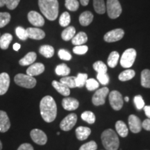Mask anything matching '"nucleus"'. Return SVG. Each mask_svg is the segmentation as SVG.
<instances>
[{
	"instance_id": "e433bc0d",
	"label": "nucleus",
	"mask_w": 150,
	"mask_h": 150,
	"mask_svg": "<svg viewBox=\"0 0 150 150\" xmlns=\"http://www.w3.org/2000/svg\"><path fill=\"white\" fill-rule=\"evenodd\" d=\"M81 118L83 120L88 124H93L95 122V114L92 111H85L81 114Z\"/></svg>"
},
{
	"instance_id": "5701e85b",
	"label": "nucleus",
	"mask_w": 150,
	"mask_h": 150,
	"mask_svg": "<svg viewBox=\"0 0 150 150\" xmlns=\"http://www.w3.org/2000/svg\"><path fill=\"white\" fill-rule=\"evenodd\" d=\"M87 41H88L87 35H86V33L83 32V31L78 33L77 34L75 35L72 39V44L76 46L82 45L83 44H85Z\"/></svg>"
},
{
	"instance_id": "a19ab883",
	"label": "nucleus",
	"mask_w": 150,
	"mask_h": 150,
	"mask_svg": "<svg viewBox=\"0 0 150 150\" xmlns=\"http://www.w3.org/2000/svg\"><path fill=\"white\" fill-rule=\"evenodd\" d=\"M16 33L17 36L21 40H26L28 38V34L27 30L24 29L23 27H18L16 29Z\"/></svg>"
},
{
	"instance_id": "412c9836",
	"label": "nucleus",
	"mask_w": 150,
	"mask_h": 150,
	"mask_svg": "<svg viewBox=\"0 0 150 150\" xmlns=\"http://www.w3.org/2000/svg\"><path fill=\"white\" fill-rule=\"evenodd\" d=\"M37 55L35 52H29L27 55L24 57L22 58V59L20 60L19 61V64L22 66H27V65H29L33 64L34 63L35 60H36Z\"/></svg>"
},
{
	"instance_id": "09e8293b",
	"label": "nucleus",
	"mask_w": 150,
	"mask_h": 150,
	"mask_svg": "<svg viewBox=\"0 0 150 150\" xmlns=\"http://www.w3.org/2000/svg\"><path fill=\"white\" fill-rule=\"evenodd\" d=\"M18 150H34L33 146L29 143H23L18 147Z\"/></svg>"
},
{
	"instance_id": "37998d69",
	"label": "nucleus",
	"mask_w": 150,
	"mask_h": 150,
	"mask_svg": "<svg viewBox=\"0 0 150 150\" xmlns=\"http://www.w3.org/2000/svg\"><path fill=\"white\" fill-rule=\"evenodd\" d=\"M97 143L93 140L90 141L87 143L83 144L79 148V150H97Z\"/></svg>"
},
{
	"instance_id": "de8ad7c7",
	"label": "nucleus",
	"mask_w": 150,
	"mask_h": 150,
	"mask_svg": "<svg viewBox=\"0 0 150 150\" xmlns=\"http://www.w3.org/2000/svg\"><path fill=\"white\" fill-rule=\"evenodd\" d=\"M20 0H6V4L7 8L10 10H14L18 6Z\"/></svg>"
},
{
	"instance_id": "39448f33",
	"label": "nucleus",
	"mask_w": 150,
	"mask_h": 150,
	"mask_svg": "<svg viewBox=\"0 0 150 150\" xmlns=\"http://www.w3.org/2000/svg\"><path fill=\"white\" fill-rule=\"evenodd\" d=\"M136 58V51L133 48H129L123 52L120 59V65L125 68H129L134 65Z\"/></svg>"
},
{
	"instance_id": "3c124183",
	"label": "nucleus",
	"mask_w": 150,
	"mask_h": 150,
	"mask_svg": "<svg viewBox=\"0 0 150 150\" xmlns=\"http://www.w3.org/2000/svg\"><path fill=\"white\" fill-rule=\"evenodd\" d=\"M143 108L145 110V115L149 119H150V106H145Z\"/></svg>"
},
{
	"instance_id": "f03ea898",
	"label": "nucleus",
	"mask_w": 150,
	"mask_h": 150,
	"mask_svg": "<svg viewBox=\"0 0 150 150\" xmlns=\"http://www.w3.org/2000/svg\"><path fill=\"white\" fill-rule=\"evenodd\" d=\"M39 8L45 18L54 21L59 15V2L58 0H38Z\"/></svg>"
},
{
	"instance_id": "b1692460",
	"label": "nucleus",
	"mask_w": 150,
	"mask_h": 150,
	"mask_svg": "<svg viewBox=\"0 0 150 150\" xmlns=\"http://www.w3.org/2000/svg\"><path fill=\"white\" fill-rule=\"evenodd\" d=\"M115 129L117 131V134L121 137L125 138L127 136L129 132V129L127 128L126 124L123 121L119 120L115 123Z\"/></svg>"
},
{
	"instance_id": "c9c22d12",
	"label": "nucleus",
	"mask_w": 150,
	"mask_h": 150,
	"mask_svg": "<svg viewBox=\"0 0 150 150\" xmlns=\"http://www.w3.org/2000/svg\"><path fill=\"white\" fill-rule=\"evenodd\" d=\"M70 16L67 12H64L63 13H62L61 16H60L59 24L61 27H68V25L70 23Z\"/></svg>"
},
{
	"instance_id": "72a5a7b5",
	"label": "nucleus",
	"mask_w": 150,
	"mask_h": 150,
	"mask_svg": "<svg viewBox=\"0 0 150 150\" xmlns=\"http://www.w3.org/2000/svg\"><path fill=\"white\" fill-rule=\"evenodd\" d=\"M88 79V74L83 73H79L77 76L75 77L76 86L79 88H82L85 86L86 81Z\"/></svg>"
},
{
	"instance_id": "4d7b16f0",
	"label": "nucleus",
	"mask_w": 150,
	"mask_h": 150,
	"mask_svg": "<svg viewBox=\"0 0 150 150\" xmlns=\"http://www.w3.org/2000/svg\"><path fill=\"white\" fill-rule=\"evenodd\" d=\"M2 149V143H1V140H0V150Z\"/></svg>"
},
{
	"instance_id": "c85d7f7f",
	"label": "nucleus",
	"mask_w": 150,
	"mask_h": 150,
	"mask_svg": "<svg viewBox=\"0 0 150 150\" xmlns=\"http://www.w3.org/2000/svg\"><path fill=\"white\" fill-rule=\"evenodd\" d=\"M93 6L95 12L98 14H104L106 12V4L104 0H93Z\"/></svg>"
},
{
	"instance_id": "f8f14e48",
	"label": "nucleus",
	"mask_w": 150,
	"mask_h": 150,
	"mask_svg": "<svg viewBox=\"0 0 150 150\" xmlns=\"http://www.w3.org/2000/svg\"><path fill=\"white\" fill-rule=\"evenodd\" d=\"M27 17L30 23L35 27H42L45 24V20L43 17L36 11H30Z\"/></svg>"
},
{
	"instance_id": "a878e982",
	"label": "nucleus",
	"mask_w": 150,
	"mask_h": 150,
	"mask_svg": "<svg viewBox=\"0 0 150 150\" xmlns=\"http://www.w3.org/2000/svg\"><path fill=\"white\" fill-rule=\"evenodd\" d=\"M76 33V30H75L74 27L70 26V27H67L66 29L63 31L61 33V37L63 40L68 41L72 40V38L75 35Z\"/></svg>"
},
{
	"instance_id": "9b49d317",
	"label": "nucleus",
	"mask_w": 150,
	"mask_h": 150,
	"mask_svg": "<svg viewBox=\"0 0 150 150\" xmlns=\"http://www.w3.org/2000/svg\"><path fill=\"white\" fill-rule=\"evenodd\" d=\"M124 35H125V32H124L123 29H116L106 33L104 35V39L107 42H114L116 41L120 40L123 38Z\"/></svg>"
},
{
	"instance_id": "2f4dec72",
	"label": "nucleus",
	"mask_w": 150,
	"mask_h": 150,
	"mask_svg": "<svg viewBox=\"0 0 150 150\" xmlns=\"http://www.w3.org/2000/svg\"><path fill=\"white\" fill-rule=\"evenodd\" d=\"M135 74H136V72H135L134 70L129 69V70L122 72L120 74L119 76H118V79H119L121 81H127L132 79L135 76Z\"/></svg>"
},
{
	"instance_id": "864d4df0",
	"label": "nucleus",
	"mask_w": 150,
	"mask_h": 150,
	"mask_svg": "<svg viewBox=\"0 0 150 150\" xmlns=\"http://www.w3.org/2000/svg\"><path fill=\"white\" fill-rule=\"evenodd\" d=\"M89 1L90 0H80V2H81V5L86 6H87L88 4Z\"/></svg>"
},
{
	"instance_id": "7c9ffc66",
	"label": "nucleus",
	"mask_w": 150,
	"mask_h": 150,
	"mask_svg": "<svg viewBox=\"0 0 150 150\" xmlns=\"http://www.w3.org/2000/svg\"><path fill=\"white\" fill-rule=\"evenodd\" d=\"M120 58V54L117 52L113 51L110 54L107 60L108 65L111 68H114L118 63V60Z\"/></svg>"
},
{
	"instance_id": "cd10ccee",
	"label": "nucleus",
	"mask_w": 150,
	"mask_h": 150,
	"mask_svg": "<svg viewBox=\"0 0 150 150\" xmlns=\"http://www.w3.org/2000/svg\"><path fill=\"white\" fill-rule=\"evenodd\" d=\"M55 72L59 76H68V74L70 73V69L66 64L62 63V64H60L56 66Z\"/></svg>"
},
{
	"instance_id": "a211bd4d",
	"label": "nucleus",
	"mask_w": 150,
	"mask_h": 150,
	"mask_svg": "<svg viewBox=\"0 0 150 150\" xmlns=\"http://www.w3.org/2000/svg\"><path fill=\"white\" fill-rule=\"evenodd\" d=\"M27 32L28 38L33 40H42L45 37V33L38 28H28Z\"/></svg>"
},
{
	"instance_id": "4be33fe9",
	"label": "nucleus",
	"mask_w": 150,
	"mask_h": 150,
	"mask_svg": "<svg viewBox=\"0 0 150 150\" xmlns=\"http://www.w3.org/2000/svg\"><path fill=\"white\" fill-rule=\"evenodd\" d=\"M79 20L82 26H84V27L88 26L93 22V15L90 11H85L81 14Z\"/></svg>"
},
{
	"instance_id": "f257e3e1",
	"label": "nucleus",
	"mask_w": 150,
	"mask_h": 150,
	"mask_svg": "<svg viewBox=\"0 0 150 150\" xmlns=\"http://www.w3.org/2000/svg\"><path fill=\"white\" fill-rule=\"evenodd\" d=\"M40 114L46 122H52L57 115V106L54 98L50 95L44 97L40 103Z\"/></svg>"
},
{
	"instance_id": "a18cd8bd",
	"label": "nucleus",
	"mask_w": 150,
	"mask_h": 150,
	"mask_svg": "<svg viewBox=\"0 0 150 150\" xmlns=\"http://www.w3.org/2000/svg\"><path fill=\"white\" fill-rule=\"evenodd\" d=\"M88 50V47L86 45H77L73 48V52L77 55H83L85 54Z\"/></svg>"
},
{
	"instance_id": "c756f323",
	"label": "nucleus",
	"mask_w": 150,
	"mask_h": 150,
	"mask_svg": "<svg viewBox=\"0 0 150 150\" xmlns=\"http://www.w3.org/2000/svg\"><path fill=\"white\" fill-rule=\"evenodd\" d=\"M141 85L144 88H150V70H142L141 72Z\"/></svg>"
},
{
	"instance_id": "6ab92c4d",
	"label": "nucleus",
	"mask_w": 150,
	"mask_h": 150,
	"mask_svg": "<svg viewBox=\"0 0 150 150\" xmlns=\"http://www.w3.org/2000/svg\"><path fill=\"white\" fill-rule=\"evenodd\" d=\"M75 133L78 140H84L87 139L91 135V130L89 127H79L78 128H76Z\"/></svg>"
},
{
	"instance_id": "58836bf2",
	"label": "nucleus",
	"mask_w": 150,
	"mask_h": 150,
	"mask_svg": "<svg viewBox=\"0 0 150 150\" xmlns=\"http://www.w3.org/2000/svg\"><path fill=\"white\" fill-rule=\"evenodd\" d=\"M65 7L70 11H77L79 6V3L77 0H65Z\"/></svg>"
},
{
	"instance_id": "603ef678",
	"label": "nucleus",
	"mask_w": 150,
	"mask_h": 150,
	"mask_svg": "<svg viewBox=\"0 0 150 150\" xmlns=\"http://www.w3.org/2000/svg\"><path fill=\"white\" fill-rule=\"evenodd\" d=\"M13 47V50L15 51H18L20 47H21V46H20V44H19V43H15Z\"/></svg>"
},
{
	"instance_id": "ea45409f",
	"label": "nucleus",
	"mask_w": 150,
	"mask_h": 150,
	"mask_svg": "<svg viewBox=\"0 0 150 150\" xmlns=\"http://www.w3.org/2000/svg\"><path fill=\"white\" fill-rule=\"evenodd\" d=\"M11 20V15L8 13H0V28L4 27Z\"/></svg>"
},
{
	"instance_id": "49530a36",
	"label": "nucleus",
	"mask_w": 150,
	"mask_h": 150,
	"mask_svg": "<svg viewBox=\"0 0 150 150\" xmlns=\"http://www.w3.org/2000/svg\"><path fill=\"white\" fill-rule=\"evenodd\" d=\"M58 55H59L60 59L64 60V61H70L72 59V55L70 52L65 50H63V49L59 50L58 52Z\"/></svg>"
},
{
	"instance_id": "f3484780",
	"label": "nucleus",
	"mask_w": 150,
	"mask_h": 150,
	"mask_svg": "<svg viewBox=\"0 0 150 150\" xmlns=\"http://www.w3.org/2000/svg\"><path fill=\"white\" fill-rule=\"evenodd\" d=\"M62 106L67 110H74L79 107V103L77 99L72 97H65L62 100Z\"/></svg>"
},
{
	"instance_id": "4c0bfd02",
	"label": "nucleus",
	"mask_w": 150,
	"mask_h": 150,
	"mask_svg": "<svg viewBox=\"0 0 150 150\" xmlns=\"http://www.w3.org/2000/svg\"><path fill=\"white\" fill-rule=\"evenodd\" d=\"M86 87L89 91H93L97 89L99 86V82L94 79H88L86 82Z\"/></svg>"
},
{
	"instance_id": "473e14b6",
	"label": "nucleus",
	"mask_w": 150,
	"mask_h": 150,
	"mask_svg": "<svg viewBox=\"0 0 150 150\" xmlns=\"http://www.w3.org/2000/svg\"><path fill=\"white\" fill-rule=\"evenodd\" d=\"M60 82L65 84L69 88H74L76 87L74 76H64V77L61 79Z\"/></svg>"
},
{
	"instance_id": "9d476101",
	"label": "nucleus",
	"mask_w": 150,
	"mask_h": 150,
	"mask_svg": "<svg viewBox=\"0 0 150 150\" xmlns=\"http://www.w3.org/2000/svg\"><path fill=\"white\" fill-rule=\"evenodd\" d=\"M31 139L35 143L40 145H45L47 142V137L44 131L38 129H34L30 133Z\"/></svg>"
},
{
	"instance_id": "5fc2aeb1",
	"label": "nucleus",
	"mask_w": 150,
	"mask_h": 150,
	"mask_svg": "<svg viewBox=\"0 0 150 150\" xmlns=\"http://www.w3.org/2000/svg\"><path fill=\"white\" fill-rule=\"evenodd\" d=\"M6 4V0H0V7H2Z\"/></svg>"
},
{
	"instance_id": "f704fd0d",
	"label": "nucleus",
	"mask_w": 150,
	"mask_h": 150,
	"mask_svg": "<svg viewBox=\"0 0 150 150\" xmlns=\"http://www.w3.org/2000/svg\"><path fill=\"white\" fill-rule=\"evenodd\" d=\"M93 68L97 73H106L108 70L106 65L101 61L95 62L93 64Z\"/></svg>"
},
{
	"instance_id": "20e7f679",
	"label": "nucleus",
	"mask_w": 150,
	"mask_h": 150,
	"mask_svg": "<svg viewBox=\"0 0 150 150\" xmlns=\"http://www.w3.org/2000/svg\"><path fill=\"white\" fill-rule=\"evenodd\" d=\"M15 83L25 88H33L36 85V80L33 76L28 74H18L14 78Z\"/></svg>"
},
{
	"instance_id": "1a4fd4ad",
	"label": "nucleus",
	"mask_w": 150,
	"mask_h": 150,
	"mask_svg": "<svg viewBox=\"0 0 150 150\" xmlns=\"http://www.w3.org/2000/svg\"><path fill=\"white\" fill-rule=\"evenodd\" d=\"M77 121V115L75 113H70L67 115L60 123V128L63 131H68L72 129Z\"/></svg>"
},
{
	"instance_id": "dca6fc26",
	"label": "nucleus",
	"mask_w": 150,
	"mask_h": 150,
	"mask_svg": "<svg viewBox=\"0 0 150 150\" xmlns=\"http://www.w3.org/2000/svg\"><path fill=\"white\" fill-rule=\"evenodd\" d=\"M10 127L11 122L8 115L4 110H0V132H6Z\"/></svg>"
},
{
	"instance_id": "ddd939ff",
	"label": "nucleus",
	"mask_w": 150,
	"mask_h": 150,
	"mask_svg": "<svg viewBox=\"0 0 150 150\" xmlns=\"http://www.w3.org/2000/svg\"><path fill=\"white\" fill-rule=\"evenodd\" d=\"M129 129L131 132L137 134L139 133L142 129V122L140 118L135 115H131L129 117Z\"/></svg>"
},
{
	"instance_id": "393cba45",
	"label": "nucleus",
	"mask_w": 150,
	"mask_h": 150,
	"mask_svg": "<svg viewBox=\"0 0 150 150\" xmlns=\"http://www.w3.org/2000/svg\"><path fill=\"white\" fill-rule=\"evenodd\" d=\"M12 40V35L10 33H4L0 37V48L1 50H7Z\"/></svg>"
},
{
	"instance_id": "4468645a",
	"label": "nucleus",
	"mask_w": 150,
	"mask_h": 150,
	"mask_svg": "<svg viewBox=\"0 0 150 150\" xmlns=\"http://www.w3.org/2000/svg\"><path fill=\"white\" fill-rule=\"evenodd\" d=\"M10 86V76L8 74L3 72L0 74V95H3L8 91Z\"/></svg>"
},
{
	"instance_id": "6e6d98bb",
	"label": "nucleus",
	"mask_w": 150,
	"mask_h": 150,
	"mask_svg": "<svg viewBox=\"0 0 150 150\" xmlns=\"http://www.w3.org/2000/svg\"><path fill=\"white\" fill-rule=\"evenodd\" d=\"M125 100L127 102H129V98L128 97H125Z\"/></svg>"
},
{
	"instance_id": "13d9d810",
	"label": "nucleus",
	"mask_w": 150,
	"mask_h": 150,
	"mask_svg": "<svg viewBox=\"0 0 150 150\" xmlns=\"http://www.w3.org/2000/svg\"><path fill=\"white\" fill-rule=\"evenodd\" d=\"M57 135H58V136H59V135H60V132H58V133H57Z\"/></svg>"
},
{
	"instance_id": "423d86ee",
	"label": "nucleus",
	"mask_w": 150,
	"mask_h": 150,
	"mask_svg": "<svg viewBox=\"0 0 150 150\" xmlns=\"http://www.w3.org/2000/svg\"><path fill=\"white\" fill-rule=\"evenodd\" d=\"M108 16L111 19H116L122 13V6L118 0H107L106 6Z\"/></svg>"
},
{
	"instance_id": "2eb2a0df",
	"label": "nucleus",
	"mask_w": 150,
	"mask_h": 150,
	"mask_svg": "<svg viewBox=\"0 0 150 150\" xmlns=\"http://www.w3.org/2000/svg\"><path fill=\"white\" fill-rule=\"evenodd\" d=\"M45 71V65L41 63H35L31 64L27 70V74L31 76H35L42 74Z\"/></svg>"
},
{
	"instance_id": "aec40b11",
	"label": "nucleus",
	"mask_w": 150,
	"mask_h": 150,
	"mask_svg": "<svg viewBox=\"0 0 150 150\" xmlns=\"http://www.w3.org/2000/svg\"><path fill=\"white\" fill-rule=\"evenodd\" d=\"M52 86L56 91L63 96H69V95L70 94V88L65 86V84L61 83V82L57 81H52Z\"/></svg>"
},
{
	"instance_id": "0eeeda50",
	"label": "nucleus",
	"mask_w": 150,
	"mask_h": 150,
	"mask_svg": "<svg viewBox=\"0 0 150 150\" xmlns=\"http://www.w3.org/2000/svg\"><path fill=\"white\" fill-rule=\"evenodd\" d=\"M109 102L112 109L120 110L123 106V98L121 93L117 91H112L109 94Z\"/></svg>"
},
{
	"instance_id": "79ce46f5",
	"label": "nucleus",
	"mask_w": 150,
	"mask_h": 150,
	"mask_svg": "<svg viewBox=\"0 0 150 150\" xmlns=\"http://www.w3.org/2000/svg\"><path fill=\"white\" fill-rule=\"evenodd\" d=\"M97 79L102 85H107L109 83V76L106 73H97Z\"/></svg>"
},
{
	"instance_id": "8fccbe9b",
	"label": "nucleus",
	"mask_w": 150,
	"mask_h": 150,
	"mask_svg": "<svg viewBox=\"0 0 150 150\" xmlns=\"http://www.w3.org/2000/svg\"><path fill=\"white\" fill-rule=\"evenodd\" d=\"M142 127L147 131H150V119L145 120L142 122Z\"/></svg>"
},
{
	"instance_id": "bb28decb",
	"label": "nucleus",
	"mask_w": 150,
	"mask_h": 150,
	"mask_svg": "<svg viewBox=\"0 0 150 150\" xmlns=\"http://www.w3.org/2000/svg\"><path fill=\"white\" fill-rule=\"evenodd\" d=\"M39 52L42 54L43 56L46 58H52L54 54V49L52 46L48 45H42L39 49Z\"/></svg>"
},
{
	"instance_id": "c03bdc74",
	"label": "nucleus",
	"mask_w": 150,
	"mask_h": 150,
	"mask_svg": "<svg viewBox=\"0 0 150 150\" xmlns=\"http://www.w3.org/2000/svg\"><path fill=\"white\" fill-rule=\"evenodd\" d=\"M134 101V104L136 105L137 109L138 110H141L142 108H143L144 106H145V102H144L141 95H136V96H135Z\"/></svg>"
},
{
	"instance_id": "6e6552de",
	"label": "nucleus",
	"mask_w": 150,
	"mask_h": 150,
	"mask_svg": "<svg viewBox=\"0 0 150 150\" xmlns=\"http://www.w3.org/2000/svg\"><path fill=\"white\" fill-rule=\"evenodd\" d=\"M109 93V89L104 87L97 90L92 98V102L95 106H101L105 104V98Z\"/></svg>"
},
{
	"instance_id": "7ed1b4c3",
	"label": "nucleus",
	"mask_w": 150,
	"mask_h": 150,
	"mask_svg": "<svg viewBox=\"0 0 150 150\" xmlns=\"http://www.w3.org/2000/svg\"><path fill=\"white\" fill-rule=\"evenodd\" d=\"M101 139L106 150H117L119 147V138L117 134L111 129L105 130L102 134Z\"/></svg>"
}]
</instances>
